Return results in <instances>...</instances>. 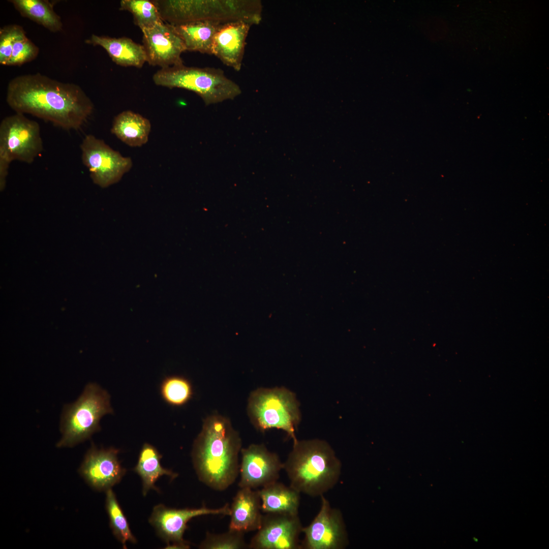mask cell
<instances>
[{
  "mask_svg": "<svg viewBox=\"0 0 549 549\" xmlns=\"http://www.w3.org/2000/svg\"><path fill=\"white\" fill-rule=\"evenodd\" d=\"M6 102L17 113L32 114L66 130L80 129L94 110L92 100L80 86L40 73L11 80Z\"/></svg>",
  "mask_w": 549,
  "mask_h": 549,
  "instance_id": "1",
  "label": "cell"
},
{
  "mask_svg": "<svg viewBox=\"0 0 549 549\" xmlns=\"http://www.w3.org/2000/svg\"><path fill=\"white\" fill-rule=\"evenodd\" d=\"M241 449L240 437L229 419L218 414L207 416L191 454L199 480L215 491L226 490L239 474Z\"/></svg>",
  "mask_w": 549,
  "mask_h": 549,
  "instance_id": "2",
  "label": "cell"
},
{
  "mask_svg": "<svg viewBox=\"0 0 549 549\" xmlns=\"http://www.w3.org/2000/svg\"><path fill=\"white\" fill-rule=\"evenodd\" d=\"M341 463L325 441L314 439L293 442L283 463L290 485L300 494L321 496L338 483Z\"/></svg>",
  "mask_w": 549,
  "mask_h": 549,
  "instance_id": "3",
  "label": "cell"
},
{
  "mask_svg": "<svg viewBox=\"0 0 549 549\" xmlns=\"http://www.w3.org/2000/svg\"><path fill=\"white\" fill-rule=\"evenodd\" d=\"M152 80L158 86L193 92L206 105L234 99L241 93L239 86L220 68L188 67L182 64L160 69L153 75Z\"/></svg>",
  "mask_w": 549,
  "mask_h": 549,
  "instance_id": "4",
  "label": "cell"
},
{
  "mask_svg": "<svg viewBox=\"0 0 549 549\" xmlns=\"http://www.w3.org/2000/svg\"><path fill=\"white\" fill-rule=\"evenodd\" d=\"M110 398L107 391L98 384H87L74 403L64 407L60 421L62 437L56 446L73 447L99 431L101 418L113 412Z\"/></svg>",
  "mask_w": 549,
  "mask_h": 549,
  "instance_id": "5",
  "label": "cell"
},
{
  "mask_svg": "<svg viewBox=\"0 0 549 549\" xmlns=\"http://www.w3.org/2000/svg\"><path fill=\"white\" fill-rule=\"evenodd\" d=\"M299 406L295 394L285 387L259 388L249 395L247 413L257 430H282L294 442L301 417Z\"/></svg>",
  "mask_w": 549,
  "mask_h": 549,
  "instance_id": "6",
  "label": "cell"
},
{
  "mask_svg": "<svg viewBox=\"0 0 549 549\" xmlns=\"http://www.w3.org/2000/svg\"><path fill=\"white\" fill-rule=\"evenodd\" d=\"M43 150L39 124L17 113L5 117L0 124V190L3 191L10 163H33Z\"/></svg>",
  "mask_w": 549,
  "mask_h": 549,
  "instance_id": "7",
  "label": "cell"
},
{
  "mask_svg": "<svg viewBox=\"0 0 549 549\" xmlns=\"http://www.w3.org/2000/svg\"><path fill=\"white\" fill-rule=\"evenodd\" d=\"M80 147L82 163L93 181L102 188L118 182L132 166L130 158L123 156L93 135H86Z\"/></svg>",
  "mask_w": 549,
  "mask_h": 549,
  "instance_id": "8",
  "label": "cell"
},
{
  "mask_svg": "<svg viewBox=\"0 0 549 549\" xmlns=\"http://www.w3.org/2000/svg\"><path fill=\"white\" fill-rule=\"evenodd\" d=\"M229 504L218 508L202 506L198 508L175 509L162 504L156 505L149 518V524L159 537L165 541L167 548L187 549L190 543L184 539L187 523L192 518L204 515H230Z\"/></svg>",
  "mask_w": 549,
  "mask_h": 549,
  "instance_id": "9",
  "label": "cell"
},
{
  "mask_svg": "<svg viewBox=\"0 0 549 549\" xmlns=\"http://www.w3.org/2000/svg\"><path fill=\"white\" fill-rule=\"evenodd\" d=\"M302 532L304 538L301 548L342 549L347 543L342 514L331 506L324 495L321 496L318 513L308 526L302 528Z\"/></svg>",
  "mask_w": 549,
  "mask_h": 549,
  "instance_id": "10",
  "label": "cell"
},
{
  "mask_svg": "<svg viewBox=\"0 0 549 549\" xmlns=\"http://www.w3.org/2000/svg\"><path fill=\"white\" fill-rule=\"evenodd\" d=\"M302 526L298 514L267 513L251 539L252 549H300Z\"/></svg>",
  "mask_w": 549,
  "mask_h": 549,
  "instance_id": "11",
  "label": "cell"
},
{
  "mask_svg": "<svg viewBox=\"0 0 549 549\" xmlns=\"http://www.w3.org/2000/svg\"><path fill=\"white\" fill-rule=\"evenodd\" d=\"M240 488L263 487L278 480L283 463L263 444H252L240 451Z\"/></svg>",
  "mask_w": 549,
  "mask_h": 549,
  "instance_id": "12",
  "label": "cell"
},
{
  "mask_svg": "<svg viewBox=\"0 0 549 549\" xmlns=\"http://www.w3.org/2000/svg\"><path fill=\"white\" fill-rule=\"evenodd\" d=\"M141 31L142 45L150 65L161 69L183 64L181 55L186 48L171 24L162 21Z\"/></svg>",
  "mask_w": 549,
  "mask_h": 549,
  "instance_id": "13",
  "label": "cell"
},
{
  "mask_svg": "<svg viewBox=\"0 0 549 549\" xmlns=\"http://www.w3.org/2000/svg\"><path fill=\"white\" fill-rule=\"evenodd\" d=\"M119 450L113 447L88 450L79 472L88 484L98 491H106L119 483L126 473L118 459Z\"/></svg>",
  "mask_w": 549,
  "mask_h": 549,
  "instance_id": "14",
  "label": "cell"
},
{
  "mask_svg": "<svg viewBox=\"0 0 549 549\" xmlns=\"http://www.w3.org/2000/svg\"><path fill=\"white\" fill-rule=\"evenodd\" d=\"M252 25L243 21L222 23L216 33L212 55L236 71L241 70L246 38Z\"/></svg>",
  "mask_w": 549,
  "mask_h": 549,
  "instance_id": "15",
  "label": "cell"
},
{
  "mask_svg": "<svg viewBox=\"0 0 549 549\" xmlns=\"http://www.w3.org/2000/svg\"><path fill=\"white\" fill-rule=\"evenodd\" d=\"M230 509L229 530L240 532L257 531L263 515L259 491L242 487L235 496Z\"/></svg>",
  "mask_w": 549,
  "mask_h": 549,
  "instance_id": "16",
  "label": "cell"
},
{
  "mask_svg": "<svg viewBox=\"0 0 549 549\" xmlns=\"http://www.w3.org/2000/svg\"><path fill=\"white\" fill-rule=\"evenodd\" d=\"M85 42L103 48L112 61L120 66L140 68L147 62L143 45L127 37L112 38L93 34Z\"/></svg>",
  "mask_w": 549,
  "mask_h": 549,
  "instance_id": "17",
  "label": "cell"
},
{
  "mask_svg": "<svg viewBox=\"0 0 549 549\" xmlns=\"http://www.w3.org/2000/svg\"><path fill=\"white\" fill-rule=\"evenodd\" d=\"M258 491L262 512L298 514L300 493L290 485L276 481Z\"/></svg>",
  "mask_w": 549,
  "mask_h": 549,
  "instance_id": "18",
  "label": "cell"
},
{
  "mask_svg": "<svg viewBox=\"0 0 549 549\" xmlns=\"http://www.w3.org/2000/svg\"><path fill=\"white\" fill-rule=\"evenodd\" d=\"M221 24L199 20L172 25L182 40L186 51L212 55L213 39Z\"/></svg>",
  "mask_w": 549,
  "mask_h": 549,
  "instance_id": "19",
  "label": "cell"
},
{
  "mask_svg": "<svg viewBox=\"0 0 549 549\" xmlns=\"http://www.w3.org/2000/svg\"><path fill=\"white\" fill-rule=\"evenodd\" d=\"M151 129L149 120L130 110L124 111L114 118L111 133L131 147H140L148 139Z\"/></svg>",
  "mask_w": 549,
  "mask_h": 549,
  "instance_id": "20",
  "label": "cell"
},
{
  "mask_svg": "<svg viewBox=\"0 0 549 549\" xmlns=\"http://www.w3.org/2000/svg\"><path fill=\"white\" fill-rule=\"evenodd\" d=\"M162 455L152 445L145 443L140 451L137 463L134 471L140 477L142 483V494L145 496L150 490L159 492L155 483L163 475L172 479L176 478L178 474L162 467L161 464Z\"/></svg>",
  "mask_w": 549,
  "mask_h": 549,
  "instance_id": "21",
  "label": "cell"
},
{
  "mask_svg": "<svg viewBox=\"0 0 549 549\" xmlns=\"http://www.w3.org/2000/svg\"><path fill=\"white\" fill-rule=\"evenodd\" d=\"M9 2L23 17L42 25L52 32L62 30L60 16L54 11L53 5L44 0H11Z\"/></svg>",
  "mask_w": 549,
  "mask_h": 549,
  "instance_id": "22",
  "label": "cell"
},
{
  "mask_svg": "<svg viewBox=\"0 0 549 549\" xmlns=\"http://www.w3.org/2000/svg\"><path fill=\"white\" fill-rule=\"evenodd\" d=\"M105 507L113 534L121 543L123 548H127L128 542L136 543L137 539L132 533L127 519L111 489L106 491Z\"/></svg>",
  "mask_w": 549,
  "mask_h": 549,
  "instance_id": "23",
  "label": "cell"
},
{
  "mask_svg": "<svg viewBox=\"0 0 549 549\" xmlns=\"http://www.w3.org/2000/svg\"><path fill=\"white\" fill-rule=\"evenodd\" d=\"M119 9L130 12L133 16L135 24L141 30L163 21L152 1L122 0L120 2Z\"/></svg>",
  "mask_w": 549,
  "mask_h": 549,
  "instance_id": "24",
  "label": "cell"
},
{
  "mask_svg": "<svg viewBox=\"0 0 549 549\" xmlns=\"http://www.w3.org/2000/svg\"><path fill=\"white\" fill-rule=\"evenodd\" d=\"M160 392L165 402L172 406L185 405L191 400L193 393L191 382L178 376L165 378L160 386Z\"/></svg>",
  "mask_w": 549,
  "mask_h": 549,
  "instance_id": "25",
  "label": "cell"
},
{
  "mask_svg": "<svg viewBox=\"0 0 549 549\" xmlns=\"http://www.w3.org/2000/svg\"><path fill=\"white\" fill-rule=\"evenodd\" d=\"M248 547L244 533L229 530L222 534L207 532L199 546L202 549H241Z\"/></svg>",
  "mask_w": 549,
  "mask_h": 549,
  "instance_id": "26",
  "label": "cell"
},
{
  "mask_svg": "<svg viewBox=\"0 0 549 549\" xmlns=\"http://www.w3.org/2000/svg\"><path fill=\"white\" fill-rule=\"evenodd\" d=\"M39 49L26 36L23 30L17 37L8 66H20L35 59Z\"/></svg>",
  "mask_w": 549,
  "mask_h": 549,
  "instance_id": "27",
  "label": "cell"
},
{
  "mask_svg": "<svg viewBox=\"0 0 549 549\" xmlns=\"http://www.w3.org/2000/svg\"><path fill=\"white\" fill-rule=\"evenodd\" d=\"M23 30L21 26L17 24L6 25L0 29V64L1 65H8L14 42Z\"/></svg>",
  "mask_w": 549,
  "mask_h": 549,
  "instance_id": "28",
  "label": "cell"
}]
</instances>
